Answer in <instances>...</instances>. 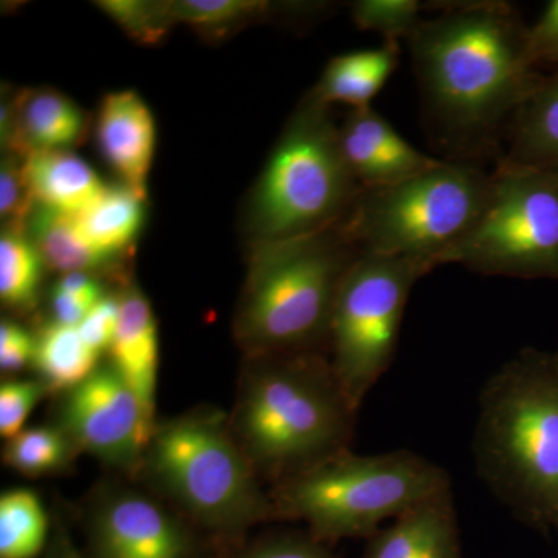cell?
Returning a JSON list of instances; mask_svg holds the SVG:
<instances>
[{"label": "cell", "mask_w": 558, "mask_h": 558, "mask_svg": "<svg viewBox=\"0 0 558 558\" xmlns=\"http://www.w3.org/2000/svg\"><path fill=\"white\" fill-rule=\"evenodd\" d=\"M440 9L409 39L429 138L444 160H499L501 142L543 78L529 54V27L505 2Z\"/></svg>", "instance_id": "1"}, {"label": "cell", "mask_w": 558, "mask_h": 558, "mask_svg": "<svg viewBox=\"0 0 558 558\" xmlns=\"http://www.w3.org/2000/svg\"><path fill=\"white\" fill-rule=\"evenodd\" d=\"M473 459L484 486L524 526L558 542V366L521 349L481 389Z\"/></svg>", "instance_id": "2"}, {"label": "cell", "mask_w": 558, "mask_h": 558, "mask_svg": "<svg viewBox=\"0 0 558 558\" xmlns=\"http://www.w3.org/2000/svg\"><path fill=\"white\" fill-rule=\"evenodd\" d=\"M359 410L328 355L244 357L230 428L270 487L349 450Z\"/></svg>", "instance_id": "3"}, {"label": "cell", "mask_w": 558, "mask_h": 558, "mask_svg": "<svg viewBox=\"0 0 558 558\" xmlns=\"http://www.w3.org/2000/svg\"><path fill=\"white\" fill-rule=\"evenodd\" d=\"M137 481L229 550L275 521L269 490L238 446L229 414L213 407L157 422Z\"/></svg>", "instance_id": "4"}, {"label": "cell", "mask_w": 558, "mask_h": 558, "mask_svg": "<svg viewBox=\"0 0 558 558\" xmlns=\"http://www.w3.org/2000/svg\"><path fill=\"white\" fill-rule=\"evenodd\" d=\"M360 255L343 220L307 236L252 247L233 326L244 357L328 355L337 296Z\"/></svg>", "instance_id": "5"}, {"label": "cell", "mask_w": 558, "mask_h": 558, "mask_svg": "<svg viewBox=\"0 0 558 558\" xmlns=\"http://www.w3.org/2000/svg\"><path fill=\"white\" fill-rule=\"evenodd\" d=\"M451 492L446 469L405 449L377 454L344 450L269 488L275 521H303L311 535L329 546L344 538L368 539L385 521Z\"/></svg>", "instance_id": "6"}, {"label": "cell", "mask_w": 558, "mask_h": 558, "mask_svg": "<svg viewBox=\"0 0 558 558\" xmlns=\"http://www.w3.org/2000/svg\"><path fill=\"white\" fill-rule=\"evenodd\" d=\"M360 193L362 186L344 160L329 106L307 94L250 194L245 230L252 247L337 226Z\"/></svg>", "instance_id": "7"}, {"label": "cell", "mask_w": 558, "mask_h": 558, "mask_svg": "<svg viewBox=\"0 0 558 558\" xmlns=\"http://www.w3.org/2000/svg\"><path fill=\"white\" fill-rule=\"evenodd\" d=\"M492 194L478 165L440 160L438 167L380 190H362L343 219L362 252L446 266L472 233Z\"/></svg>", "instance_id": "8"}, {"label": "cell", "mask_w": 558, "mask_h": 558, "mask_svg": "<svg viewBox=\"0 0 558 558\" xmlns=\"http://www.w3.org/2000/svg\"><path fill=\"white\" fill-rule=\"evenodd\" d=\"M435 269L425 260L362 252L348 271L333 310L328 357L355 409L395 360L411 290Z\"/></svg>", "instance_id": "9"}, {"label": "cell", "mask_w": 558, "mask_h": 558, "mask_svg": "<svg viewBox=\"0 0 558 558\" xmlns=\"http://www.w3.org/2000/svg\"><path fill=\"white\" fill-rule=\"evenodd\" d=\"M446 264L487 277L558 279V171L497 165L483 218Z\"/></svg>", "instance_id": "10"}, {"label": "cell", "mask_w": 558, "mask_h": 558, "mask_svg": "<svg viewBox=\"0 0 558 558\" xmlns=\"http://www.w3.org/2000/svg\"><path fill=\"white\" fill-rule=\"evenodd\" d=\"M87 558H226L231 550L145 484L110 476L81 502Z\"/></svg>", "instance_id": "11"}, {"label": "cell", "mask_w": 558, "mask_h": 558, "mask_svg": "<svg viewBox=\"0 0 558 558\" xmlns=\"http://www.w3.org/2000/svg\"><path fill=\"white\" fill-rule=\"evenodd\" d=\"M80 453L90 454L117 475L137 480L156 425L112 363L98 368L64 392L58 422Z\"/></svg>", "instance_id": "12"}, {"label": "cell", "mask_w": 558, "mask_h": 558, "mask_svg": "<svg viewBox=\"0 0 558 558\" xmlns=\"http://www.w3.org/2000/svg\"><path fill=\"white\" fill-rule=\"evenodd\" d=\"M339 135L344 160L362 190L399 185L442 160L413 148L371 106L349 110Z\"/></svg>", "instance_id": "13"}, {"label": "cell", "mask_w": 558, "mask_h": 558, "mask_svg": "<svg viewBox=\"0 0 558 558\" xmlns=\"http://www.w3.org/2000/svg\"><path fill=\"white\" fill-rule=\"evenodd\" d=\"M2 145L20 157L46 150H69L89 131L86 112L61 92L27 89L2 102Z\"/></svg>", "instance_id": "14"}, {"label": "cell", "mask_w": 558, "mask_h": 558, "mask_svg": "<svg viewBox=\"0 0 558 558\" xmlns=\"http://www.w3.org/2000/svg\"><path fill=\"white\" fill-rule=\"evenodd\" d=\"M97 142L121 185L146 201L156 150V121L138 94L123 90L106 95L98 112Z\"/></svg>", "instance_id": "15"}, {"label": "cell", "mask_w": 558, "mask_h": 558, "mask_svg": "<svg viewBox=\"0 0 558 558\" xmlns=\"http://www.w3.org/2000/svg\"><path fill=\"white\" fill-rule=\"evenodd\" d=\"M120 319L110 344V363L135 392L150 424L156 425L159 330L148 299L137 286L120 290Z\"/></svg>", "instance_id": "16"}, {"label": "cell", "mask_w": 558, "mask_h": 558, "mask_svg": "<svg viewBox=\"0 0 558 558\" xmlns=\"http://www.w3.org/2000/svg\"><path fill=\"white\" fill-rule=\"evenodd\" d=\"M362 558H465L453 492L422 502L366 539Z\"/></svg>", "instance_id": "17"}, {"label": "cell", "mask_w": 558, "mask_h": 558, "mask_svg": "<svg viewBox=\"0 0 558 558\" xmlns=\"http://www.w3.org/2000/svg\"><path fill=\"white\" fill-rule=\"evenodd\" d=\"M24 174L36 207L80 215L108 191L89 165L70 150L24 157Z\"/></svg>", "instance_id": "18"}, {"label": "cell", "mask_w": 558, "mask_h": 558, "mask_svg": "<svg viewBox=\"0 0 558 558\" xmlns=\"http://www.w3.org/2000/svg\"><path fill=\"white\" fill-rule=\"evenodd\" d=\"M497 165L558 171V69L521 106Z\"/></svg>", "instance_id": "19"}, {"label": "cell", "mask_w": 558, "mask_h": 558, "mask_svg": "<svg viewBox=\"0 0 558 558\" xmlns=\"http://www.w3.org/2000/svg\"><path fill=\"white\" fill-rule=\"evenodd\" d=\"M399 60L398 40H385L379 49L340 54L329 61L311 94L329 108L333 102L351 109L369 108L398 69Z\"/></svg>", "instance_id": "20"}, {"label": "cell", "mask_w": 558, "mask_h": 558, "mask_svg": "<svg viewBox=\"0 0 558 558\" xmlns=\"http://www.w3.org/2000/svg\"><path fill=\"white\" fill-rule=\"evenodd\" d=\"M25 233L39 250L46 266L62 275L72 271L95 275L119 267V263L92 247L73 215L36 207Z\"/></svg>", "instance_id": "21"}, {"label": "cell", "mask_w": 558, "mask_h": 558, "mask_svg": "<svg viewBox=\"0 0 558 558\" xmlns=\"http://www.w3.org/2000/svg\"><path fill=\"white\" fill-rule=\"evenodd\" d=\"M143 205L145 201L126 186H109L100 199L75 218L92 247L113 263H120L142 230Z\"/></svg>", "instance_id": "22"}, {"label": "cell", "mask_w": 558, "mask_h": 558, "mask_svg": "<svg viewBox=\"0 0 558 558\" xmlns=\"http://www.w3.org/2000/svg\"><path fill=\"white\" fill-rule=\"evenodd\" d=\"M100 355L81 337L78 328L51 322L36 333L33 368L50 395L75 388L98 368Z\"/></svg>", "instance_id": "23"}, {"label": "cell", "mask_w": 558, "mask_h": 558, "mask_svg": "<svg viewBox=\"0 0 558 558\" xmlns=\"http://www.w3.org/2000/svg\"><path fill=\"white\" fill-rule=\"evenodd\" d=\"M46 263L27 233L2 229L0 300L14 314H28L38 304Z\"/></svg>", "instance_id": "24"}, {"label": "cell", "mask_w": 558, "mask_h": 558, "mask_svg": "<svg viewBox=\"0 0 558 558\" xmlns=\"http://www.w3.org/2000/svg\"><path fill=\"white\" fill-rule=\"evenodd\" d=\"M51 523L38 495L14 488L0 498V558H36L49 545Z\"/></svg>", "instance_id": "25"}, {"label": "cell", "mask_w": 558, "mask_h": 558, "mask_svg": "<svg viewBox=\"0 0 558 558\" xmlns=\"http://www.w3.org/2000/svg\"><path fill=\"white\" fill-rule=\"evenodd\" d=\"M78 453V447L60 425H43L24 428L9 439L3 449V462L21 475L38 478L72 468Z\"/></svg>", "instance_id": "26"}, {"label": "cell", "mask_w": 558, "mask_h": 558, "mask_svg": "<svg viewBox=\"0 0 558 558\" xmlns=\"http://www.w3.org/2000/svg\"><path fill=\"white\" fill-rule=\"evenodd\" d=\"M175 22H183L208 36L226 35L241 25L266 16L274 10L267 2L247 0H193V2H170Z\"/></svg>", "instance_id": "27"}, {"label": "cell", "mask_w": 558, "mask_h": 558, "mask_svg": "<svg viewBox=\"0 0 558 558\" xmlns=\"http://www.w3.org/2000/svg\"><path fill=\"white\" fill-rule=\"evenodd\" d=\"M417 0H359L352 3V20L360 31L376 32L385 40H409L422 24Z\"/></svg>", "instance_id": "28"}, {"label": "cell", "mask_w": 558, "mask_h": 558, "mask_svg": "<svg viewBox=\"0 0 558 558\" xmlns=\"http://www.w3.org/2000/svg\"><path fill=\"white\" fill-rule=\"evenodd\" d=\"M226 558H337L307 531H271L248 537Z\"/></svg>", "instance_id": "29"}, {"label": "cell", "mask_w": 558, "mask_h": 558, "mask_svg": "<svg viewBox=\"0 0 558 558\" xmlns=\"http://www.w3.org/2000/svg\"><path fill=\"white\" fill-rule=\"evenodd\" d=\"M132 39L142 44H157L175 24L170 3L153 2H98Z\"/></svg>", "instance_id": "30"}, {"label": "cell", "mask_w": 558, "mask_h": 558, "mask_svg": "<svg viewBox=\"0 0 558 558\" xmlns=\"http://www.w3.org/2000/svg\"><path fill=\"white\" fill-rule=\"evenodd\" d=\"M36 204L24 174V157L3 154L0 167V218L3 229L27 231Z\"/></svg>", "instance_id": "31"}, {"label": "cell", "mask_w": 558, "mask_h": 558, "mask_svg": "<svg viewBox=\"0 0 558 558\" xmlns=\"http://www.w3.org/2000/svg\"><path fill=\"white\" fill-rule=\"evenodd\" d=\"M49 389L39 379L3 380L0 385V435L11 439L24 429L28 414Z\"/></svg>", "instance_id": "32"}, {"label": "cell", "mask_w": 558, "mask_h": 558, "mask_svg": "<svg viewBox=\"0 0 558 558\" xmlns=\"http://www.w3.org/2000/svg\"><path fill=\"white\" fill-rule=\"evenodd\" d=\"M120 319V296L105 295L78 326L81 337L98 355L110 349Z\"/></svg>", "instance_id": "33"}, {"label": "cell", "mask_w": 558, "mask_h": 558, "mask_svg": "<svg viewBox=\"0 0 558 558\" xmlns=\"http://www.w3.org/2000/svg\"><path fill=\"white\" fill-rule=\"evenodd\" d=\"M36 336L22 328L20 323L3 319L0 325V369L3 374H16L33 366Z\"/></svg>", "instance_id": "34"}, {"label": "cell", "mask_w": 558, "mask_h": 558, "mask_svg": "<svg viewBox=\"0 0 558 558\" xmlns=\"http://www.w3.org/2000/svg\"><path fill=\"white\" fill-rule=\"evenodd\" d=\"M529 54L535 68L554 65L558 69V0H553L539 20L529 27Z\"/></svg>", "instance_id": "35"}, {"label": "cell", "mask_w": 558, "mask_h": 558, "mask_svg": "<svg viewBox=\"0 0 558 558\" xmlns=\"http://www.w3.org/2000/svg\"><path fill=\"white\" fill-rule=\"evenodd\" d=\"M54 290L75 296L90 304H97L105 296L102 293L101 282L95 275L86 274V271H72V274L61 275Z\"/></svg>", "instance_id": "36"}, {"label": "cell", "mask_w": 558, "mask_h": 558, "mask_svg": "<svg viewBox=\"0 0 558 558\" xmlns=\"http://www.w3.org/2000/svg\"><path fill=\"white\" fill-rule=\"evenodd\" d=\"M44 558H87L80 553L70 534L68 524L62 520L61 513L51 521L49 545L44 550Z\"/></svg>", "instance_id": "37"}, {"label": "cell", "mask_w": 558, "mask_h": 558, "mask_svg": "<svg viewBox=\"0 0 558 558\" xmlns=\"http://www.w3.org/2000/svg\"><path fill=\"white\" fill-rule=\"evenodd\" d=\"M553 354H554V359H556L557 366H558V351L557 352H553Z\"/></svg>", "instance_id": "38"}]
</instances>
